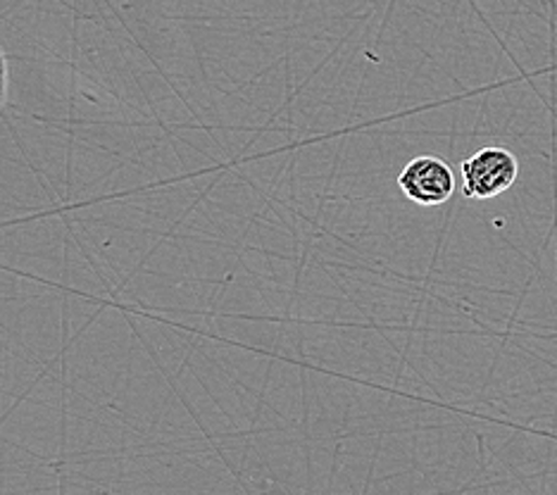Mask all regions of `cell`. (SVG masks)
I'll use <instances>...</instances> for the list:
<instances>
[{"instance_id":"3957f363","label":"cell","mask_w":557,"mask_h":495,"mask_svg":"<svg viewBox=\"0 0 557 495\" xmlns=\"http://www.w3.org/2000/svg\"><path fill=\"white\" fill-rule=\"evenodd\" d=\"M10 96V70H8V55L3 46H0V110L8 106Z\"/></svg>"},{"instance_id":"7a4b0ae2","label":"cell","mask_w":557,"mask_h":495,"mask_svg":"<svg viewBox=\"0 0 557 495\" xmlns=\"http://www.w3.org/2000/svg\"><path fill=\"white\" fill-rule=\"evenodd\" d=\"M403 196L414 206L436 208L448 202L455 194V172L446 160L436 156H420L405 164L398 174Z\"/></svg>"},{"instance_id":"6da1fadb","label":"cell","mask_w":557,"mask_h":495,"mask_svg":"<svg viewBox=\"0 0 557 495\" xmlns=\"http://www.w3.org/2000/svg\"><path fill=\"white\" fill-rule=\"evenodd\" d=\"M462 196L472 200H491L505 194L519 176V160L512 150L486 146L472 158L462 160Z\"/></svg>"}]
</instances>
